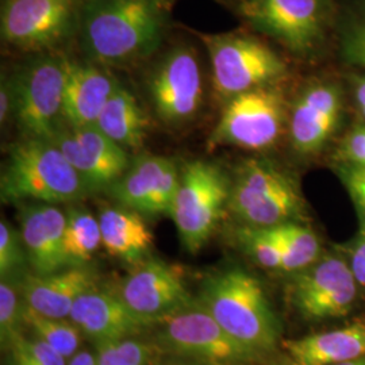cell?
<instances>
[{"mask_svg": "<svg viewBox=\"0 0 365 365\" xmlns=\"http://www.w3.org/2000/svg\"><path fill=\"white\" fill-rule=\"evenodd\" d=\"M168 0H88L80 10V41L101 66H128L160 45Z\"/></svg>", "mask_w": 365, "mask_h": 365, "instance_id": "6da1fadb", "label": "cell"}, {"mask_svg": "<svg viewBox=\"0 0 365 365\" xmlns=\"http://www.w3.org/2000/svg\"><path fill=\"white\" fill-rule=\"evenodd\" d=\"M200 304L233 339L253 352L272 351L280 325L260 282L241 268H229L205 282Z\"/></svg>", "mask_w": 365, "mask_h": 365, "instance_id": "7a4b0ae2", "label": "cell"}, {"mask_svg": "<svg viewBox=\"0 0 365 365\" xmlns=\"http://www.w3.org/2000/svg\"><path fill=\"white\" fill-rule=\"evenodd\" d=\"M0 190L3 202L57 205L76 200L88 187L54 141L26 137L10 149Z\"/></svg>", "mask_w": 365, "mask_h": 365, "instance_id": "3957f363", "label": "cell"}, {"mask_svg": "<svg viewBox=\"0 0 365 365\" xmlns=\"http://www.w3.org/2000/svg\"><path fill=\"white\" fill-rule=\"evenodd\" d=\"M229 209L255 227H272L302 217L299 187L284 170L264 160L242 163L230 188Z\"/></svg>", "mask_w": 365, "mask_h": 365, "instance_id": "277c9868", "label": "cell"}, {"mask_svg": "<svg viewBox=\"0 0 365 365\" xmlns=\"http://www.w3.org/2000/svg\"><path fill=\"white\" fill-rule=\"evenodd\" d=\"M230 188L225 173L207 161L196 160L182 170L170 215L188 252H199L209 241L229 206Z\"/></svg>", "mask_w": 365, "mask_h": 365, "instance_id": "5b68a950", "label": "cell"}, {"mask_svg": "<svg viewBox=\"0 0 365 365\" xmlns=\"http://www.w3.org/2000/svg\"><path fill=\"white\" fill-rule=\"evenodd\" d=\"M209 52L212 81L225 98L265 87L282 78L287 66L268 45L248 36H202Z\"/></svg>", "mask_w": 365, "mask_h": 365, "instance_id": "8992f818", "label": "cell"}, {"mask_svg": "<svg viewBox=\"0 0 365 365\" xmlns=\"http://www.w3.org/2000/svg\"><path fill=\"white\" fill-rule=\"evenodd\" d=\"M11 83L14 117L29 138L51 140L66 125L64 58L43 57L25 66Z\"/></svg>", "mask_w": 365, "mask_h": 365, "instance_id": "52a82bcc", "label": "cell"}, {"mask_svg": "<svg viewBox=\"0 0 365 365\" xmlns=\"http://www.w3.org/2000/svg\"><path fill=\"white\" fill-rule=\"evenodd\" d=\"M286 119L284 99L268 86L229 99L211 145H233L249 150L267 149L280 138Z\"/></svg>", "mask_w": 365, "mask_h": 365, "instance_id": "ba28073f", "label": "cell"}, {"mask_svg": "<svg viewBox=\"0 0 365 365\" xmlns=\"http://www.w3.org/2000/svg\"><path fill=\"white\" fill-rule=\"evenodd\" d=\"M240 7L253 26L295 54L312 52L324 36L325 0H241Z\"/></svg>", "mask_w": 365, "mask_h": 365, "instance_id": "9c48e42d", "label": "cell"}, {"mask_svg": "<svg viewBox=\"0 0 365 365\" xmlns=\"http://www.w3.org/2000/svg\"><path fill=\"white\" fill-rule=\"evenodd\" d=\"M78 19L76 0H7L1 36L15 48L41 51L64 41Z\"/></svg>", "mask_w": 365, "mask_h": 365, "instance_id": "30bf717a", "label": "cell"}, {"mask_svg": "<svg viewBox=\"0 0 365 365\" xmlns=\"http://www.w3.org/2000/svg\"><path fill=\"white\" fill-rule=\"evenodd\" d=\"M161 324V342L188 357L218 364L249 361L259 354L233 339L202 304H191Z\"/></svg>", "mask_w": 365, "mask_h": 365, "instance_id": "8fae6325", "label": "cell"}, {"mask_svg": "<svg viewBox=\"0 0 365 365\" xmlns=\"http://www.w3.org/2000/svg\"><path fill=\"white\" fill-rule=\"evenodd\" d=\"M119 295L148 325L161 324L192 304L182 269L161 260L146 261L128 274Z\"/></svg>", "mask_w": 365, "mask_h": 365, "instance_id": "7c38bea8", "label": "cell"}, {"mask_svg": "<svg viewBox=\"0 0 365 365\" xmlns=\"http://www.w3.org/2000/svg\"><path fill=\"white\" fill-rule=\"evenodd\" d=\"M359 283L346 261L327 257L297 276L292 300L309 319L342 317L357 298Z\"/></svg>", "mask_w": 365, "mask_h": 365, "instance_id": "4fadbf2b", "label": "cell"}, {"mask_svg": "<svg viewBox=\"0 0 365 365\" xmlns=\"http://www.w3.org/2000/svg\"><path fill=\"white\" fill-rule=\"evenodd\" d=\"M150 96L165 122L180 123L195 115L202 105L203 78L194 51L176 48L163 58L150 78Z\"/></svg>", "mask_w": 365, "mask_h": 365, "instance_id": "5bb4252c", "label": "cell"}, {"mask_svg": "<svg viewBox=\"0 0 365 365\" xmlns=\"http://www.w3.org/2000/svg\"><path fill=\"white\" fill-rule=\"evenodd\" d=\"M53 141L78 170L88 190L111 188L130 167L126 149L95 126L66 125Z\"/></svg>", "mask_w": 365, "mask_h": 365, "instance_id": "9a60e30c", "label": "cell"}, {"mask_svg": "<svg viewBox=\"0 0 365 365\" xmlns=\"http://www.w3.org/2000/svg\"><path fill=\"white\" fill-rule=\"evenodd\" d=\"M175 163L161 156L138 158L113 187L120 206L141 214H170L180 185Z\"/></svg>", "mask_w": 365, "mask_h": 365, "instance_id": "2e32d148", "label": "cell"}, {"mask_svg": "<svg viewBox=\"0 0 365 365\" xmlns=\"http://www.w3.org/2000/svg\"><path fill=\"white\" fill-rule=\"evenodd\" d=\"M21 237L27 261L36 274H49L69 268L64 252L66 215L54 205L31 203L21 215Z\"/></svg>", "mask_w": 365, "mask_h": 365, "instance_id": "e0dca14e", "label": "cell"}, {"mask_svg": "<svg viewBox=\"0 0 365 365\" xmlns=\"http://www.w3.org/2000/svg\"><path fill=\"white\" fill-rule=\"evenodd\" d=\"M69 319L95 344L134 339L149 327L131 312L119 294L96 287L76 300Z\"/></svg>", "mask_w": 365, "mask_h": 365, "instance_id": "ac0fdd59", "label": "cell"}, {"mask_svg": "<svg viewBox=\"0 0 365 365\" xmlns=\"http://www.w3.org/2000/svg\"><path fill=\"white\" fill-rule=\"evenodd\" d=\"M339 92L334 86L317 84L300 95L289 119L294 149L302 155L319 152L339 126Z\"/></svg>", "mask_w": 365, "mask_h": 365, "instance_id": "d6986e66", "label": "cell"}, {"mask_svg": "<svg viewBox=\"0 0 365 365\" xmlns=\"http://www.w3.org/2000/svg\"><path fill=\"white\" fill-rule=\"evenodd\" d=\"M96 274L87 265L69 267L54 274L27 276L19 292L30 309L54 318H66L76 300L96 287Z\"/></svg>", "mask_w": 365, "mask_h": 365, "instance_id": "ffe728a7", "label": "cell"}, {"mask_svg": "<svg viewBox=\"0 0 365 365\" xmlns=\"http://www.w3.org/2000/svg\"><path fill=\"white\" fill-rule=\"evenodd\" d=\"M64 119L71 128L93 126L118 83L110 73L92 64L64 58Z\"/></svg>", "mask_w": 365, "mask_h": 365, "instance_id": "44dd1931", "label": "cell"}, {"mask_svg": "<svg viewBox=\"0 0 365 365\" xmlns=\"http://www.w3.org/2000/svg\"><path fill=\"white\" fill-rule=\"evenodd\" d=\"M294 365H336L365 357V321L283 344Z\"/></svg>", "mask_w": 365, "mask_h": 365, "instance_id": "7402d4cb", "label": "cell"}, {"mask_svg": "<svg viewBox=\"0 0 365 365\" xmlns=\"http://www.w3.org/2000/svg\"><path fill=\"white\" fill-rule=\"evenodd\" d=\"M102 245L120 260L137 262L153 247V233L141 212L120 207H107L99 214Z\"/></svg>", "mask_w": 365, "mask_h": 365, "instance_id": "603a6c76", "label": "cell"}, {"mask_svg": "<svg viewBox=\"0 0 365 365\" xmlns=\"http://www.w3.org/2000/svg\"><path fill=\"white\" fill-rule=\"evenodd\" d=\"M93 126L125 149H138L144 144L149 122L135 96L118 84Z\"/></svg>", "mask_w": 365, "mask_h": 365, "instance_id": "cb8c5ba5", "label": "cell"}, {"mask_svg": "<svg viewBox=\"0 0 365 365\" xmlns=\"http://www.w3.org/2000/svg\"><path fill=\"white\" fill-rule=\"evenodd\" d=\"M102 245L99 220L86 210H72L66 215L64 252L71 267L86 265Z\"/></svg>", "mask_w": 365, "mask_h": 365, "instance_id": "d4e9b609", "label": "cell"}, {"mask_svg": "<svg viewBox=\"0 0 365 365\" xmlns=\"http://www.w3.org/2000/svg\"><path fill=\"white\" fill-rule=\"evenodd\" d=\"M22 321L24 327H29L34 337L52 346L66 359H71L78 353L83 333L71 319L43 315L25 303Z\"/></svg>", "mask_w": 365, "mask_h": 365, "instance_id": "484cf974", "label": "cell"}, {"mask_svg": "<svg viewBox=\"0 0 365 365\" xmlns=\"http://www.w3.org/2000/svg\"><path fill=\"white\" fill-rule=\"evenodd\" d=\"M276 238L283 252L282 269L295 272L306 269L318 259L319 242L313 232L297 222H287L272 226Z\"/></svg>", "mask_w": 365, "mask_h": 365, "instance_id": "4316f807", "label": "cell"}, {"mask_svg": "<svg viewBox=\"0 0 365 365\" xmlns=\"http://www.w3.org/2000/svg\"><path fill=\"white\" fill-rule=\"evenodd\" d=\"M98 365H146L152 351L135 339H119L96 344Z\"/></svg>", "mask_w": 365, "mask_h": 365, "instance_id": "83f0119b", "label": "cell"}, {"mask_svg": "<svg viewBox=\"0 0 365 365\" xmlns=\"http://www.w3.org/2000/svg\"><path fill=\"white\" fill-rule=\"evenodd\" d=\"M242 244L259 265L268 269H282L283 252L271 227L247 229L241 235Z\"/></svg>", "mask_w": 365, "mask_h": 365, "instance_id": "f1b7e54d", "label": "cell"}, {"mask_svg": "<svg viewBox=\"0 0 365 365\" xmlns=\"http://www.w3.org/2000/svg\"><path fill=\"white\" fill-rule=\"evenodd\" d=\"M21 294V292H19ZM7 279L0 283V339L1 345L9 348L11 339L22 333V315L25 302Z\"/></svg>", "mask_w": 365, "mask_h": 365, "instance_id": "f546056e", "label": "cell"}, {"mask_svg": "<svg viewBox=\"0 0 365 365\" xmlns=\"http://www.w3.org/2000/svg\"><path fill=\"white\" fill-rule=\"evenodd\" d=\"M9 349L13 357V365H66L63 354L37 337L29 339L24 333L16 334L11 339Z\"/></svg>", "mask_w": 365, "mask_h": 365, "instance_id": "4dcf8cb0", "label": "cell"}, {"mask_svg": "<svg viewBox=\"0 0 365 365\" xmlns=\"http://www.w3.org/2000/svg\"><path fill=\"white\" fill-rule=\"evenodd\" d=\"M27 260L21 233H16L9 222L0 223V274L7 279Z\"/></svg>", "mask_w": 365, "mask_h": 365, "instance_id": "1f68e13d", "label": "cell"}, {"mask_svg": "<svg viewBox=\"0 0 365 365\" xmlns=\"http://www.w3.org/2000/svg\"><path fill=\"white\" fill-rule=\"evenodd\" d=\"M341 179L365 220V165L348 164L342 168Z\"/></svg>", "mask_w": 365, "mask_h": 365, "instance_id": "d6a6232c", "label": "cell"}, {"mask_svg": "<svg viewBox=\"0 0 365 365\" xmlns=\"http://www.w3.org/2000/svg\"><path fill=\"white\" fill-rule=\"evenodd\" d=\"M344 52L349 63L365 69V21L354 27L346 37Z\"/></svg>", "mask_w": 365, "mask_h": 365, "instance_id": "836d02e7", "label": "cell"}, {"mask_svg": "<svg viewBox=\"0 0 365 365\" xmlns=\"http://www.w3.org/2000/svg\"><path fill=\"white\" fill-rule=\"evenodd\" d=\"M342 157L352 165H365V128L351 131L342 144Z\"/></svg>", "mask_w": 365, "mask_h": 365, "instance_id": "e575fe53", "label": "cell"}, {"mask_svg": "<svg viewBox=\"0 0 365 365\" xmlns=\"http://www.w3.org/2000/svg\"><path fill=\"white\" fill-rule=\"evenodd\" d=\"M351 268L360 287H365V223L353 242Z\"/></svg>", "mask_w": 365, "mask_h": 365, "instance_id": "d590c367", "label": "cell"}, {"mask_svg": "<svg viewBox=\"0 0 365 365\" xmlns=\"http://www.w3.org/2000/svg\"><path fill=\"white\" fill-rule=\"evenodd\" d=\"M14 113L13 90L11 83H1L0 90V120L4 123Z\"/></svg>", "mask_w": 365, "mask_h": 365, "instance_id": "8d00e7d4", "label": "cell"}, {"mask_svg": "<svg viewBox=\"0 0 365 365\" xmlns=\"http://www.w3.org/2000/svg\"><path fill=\"white\" fill-rule=\"evenodd\" d=\"M68 365H98V363L95 353L80 351L73 357H71V361Z\"/></svg>", "mask_w": 365, "mask_h": 365, "instance_id": "74e56055", "label": "cell"}, {"mask_svg": "<svg viewBox=\"0 0 365 365\" xmlns=\"http://www.w3.org/2000/svg\"><path fill=\"white\" fill-rule=\"evenodd\" d=\"M356 99H357V105L361 110V114H365V78H363L356 88Z\"/></svg>", "mask_w": 365, "mask_h": 365, "instance_id": "f35d334b", "label": "cell"}, {"mask_svg": "<svg viewBox=\"0 0 365 365\" xmlns=\"http://www.w3.org/2000/svg\"><path fill=\"white\" fill-rule=\"evenodd\" d=\"M336 365H365V357H360V359H356V360H351V361H345V363Z\"/></svg>", "mask_w": 365, "mask_h": 365, "instance_id": "ab89813d", "label": "cell"}]
</instances>
